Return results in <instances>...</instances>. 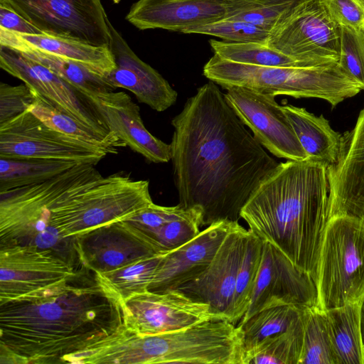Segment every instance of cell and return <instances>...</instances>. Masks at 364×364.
Segmentation results:
<instances>
[{"label": "cell", "mask_w": 364, "mask_h": 364, "mask_svg": "<svg viewBox=\"0 0 364 364\" xmlns=\"http://www.w3.org/2000/svg\"><path fill=\"white\" fill-rule=\"evenodd\" d=\"M171 125V161L178 205L199 210L202 226L238 222L253 191L278 163L213 81L187 100Z\"/></svg>", "instance_id": "6da1fadb"}, {"label": "cell", "mask_w": 364, "mask_h": 364, "mask_svg": "<svg viewBox=\"0 0 364 364\" xmlns=\"http://www.w3.org/2000/svg\"><path fill=\"white\" fill-rule=\"evenodd\" d=\"M124 330L123 301L82 264L65 281L0 303V364L79 363Z\"/></svg>", "instance_id": "7a4b0ae2"}, {"label": "cell", "mask_w": 364, "mask_h": 364, "mask_svg": "<svg viewBox=\"0 0 364 364\" xmlns=\"http://www.w3.org/2000/svg\"><path fill=\"white\" fill-rule=\"evenodd\" d=\"M327 167L287 160L266 175L240 212L249 230L314 280L327 222Z\"/></svg>", "instance_id": "3957f363"}, {"label": "cell", "mask_w": 364, "mask_h": 364, "mask_svg": "<svg viewBox=\"0 0 364 364\" xmlns=\"http://www.w3.org/2000/svg\"><path fill=\"white\" fill-rule=\"evenodd\" d=\"M242 332L227 319L177 331L139 335L126 330L93 350L87 363L245 364Z\"/></svg>", "instance_id": "277c9868"}, {"label": "cell", "mask_w": 364, "mask_h": 364, "mask_svg": "<svg viewBox=\"0 0 364 364\" xmlns=\"http://www.w3.org/2000/svg\"><path fill=\"white\" fill-rule=\"evenodd\" d=\"M95 166L77 164L43 182L0 192V247H34L74 264L77 259L75 237L65 238L51 230L48 220L60 198L97 169Z\"/></svg>", "instance_id": "5b68a950"}, {"label": "cell", "mask_w": 364, "mask_h": 364, "mask_svg": "<svg viewBox=\"0 0 364 364\" xmlns=\"http://www.w3.org/2000/svg\"><path fill=\"white\" fill-rule=\"evenodd\" d=\"M203 75L225 90L239 87L275 97L318 98L333 107L363 90L338 63L308 68L269 67L235 63L214 54L204 65Z\"/></svg>", "instance_id": "8992f818"}, {"label": "cell", "mask_w": 364, "mask_h": 364, "mask_svg": "<svg viewBox=\"0 0 364 364\" xmlns=\"http://www.w3.org/2000/svg\"><path fill=\"white\" fill-rule=\"evenodd\" d=\"M314 282L321 311L364 299V216L327 220Z\"/></svg>", "instance_id": "52a82bcc"}, {"label": "cell", "mask_w": 364, "mask_h": 364, "mask_svg": "<svg viewBox=\"0 0 364 364\" xmlns=\"http://www.w3.org/2000/svg\"><path fill=\"white\" fill-rule=\"evenodd\" d=\"M341 27L323 0L300 3L272 31L267 44L307 67L337 63Z\"/></svg>", "instance_id": "ba28073f"}, {"label": "cell", "mask_w": 364, "mask_h": 364, "mask_svg": "<svg viewBox=\"0 0 364 364\" xmlns=\"http://www.w3.org/2000/svg\"><path fill=\"white\" fill-rule=\"evenodd\" d=\"M44 34L109 47L108 17L100 0H0Z\"/></svg>", "instance_id": "9c48e42d"}, {"label": "cell", "mask_w": 364, "mask_h": 364, "mask_svg": "<svg viewBox=\"0 0 364 364\" xmlns=\"http://www.w3.org/2000/svg\"><path fill=\"white\" fill-rule=\"evenodd\" d=\"M107 154L100 148L49 127L28 110L0 124V158L96 165Z\"/></svg>", "instance_id": "30bf717a"}, {"label": "cell", "mask_w": 364, "mask_h": 364, "mask_svg": "<svg viewBox=\"0 0 364 364\" xmlns=\"http://www.w3.org/2000/svg\"><path fill=\"white\" fill-rule=\"evenodd\" d=\"M153 203L147 180L130 174L104 176L81 198L61 235L73 238L92 228L126 219Z\"/></svg>", "instance_id": "8fae6325"}, {"label": "cell", "mask_w": 364, "mask_h": 364, "mask_svg": "<svg viewBox=\"0 0 364 364\" xmlns=\"http://www.w3.org/2000/svg\"><path fill=\"white\" fill-rule=\"evenodd\" d=\"M125 330L139 335L168 333L196 323L225 319L210 306L195 301L179 290L156 293L146 291L123 301Z\"/></svg>", "instance_id": "7c38bea8"}, {"label": "cell", "mask_w": 364, "mask_h": 364, "mask_svg": "<svg viewBox=\"0 0 364 364\" xmlns=\"http://www.w3.org/2000/svg\"><path fill=\"white\" fill-rule=\"evenodd\" d=\"M225 97L255 139L274 156L291 161L308 159L275 96L232 87Z\"/></svg>", "instance_id": "4fadbf2b"}, {"label": "cell", "mask_w": 364, "mask_h": 364, "mask_svg": "<svg viewBox=\"0 0 364 364\" xmlns=\"http://www.w3.org/2000/svg\"><path fill=\"white\" fill-rule=\"evenodd\" d=\"M0 67L56 109L102 134L113 133L83 95L43 65L0 45Z\"/></svg>", "instance_id": "5bb4252c"}, {"label": "cell", "mask_w": 364, "mask_h": 364, "mask_svg": "<svg viewBox=\"0 0 364 364\" xmlns=\"http://www.w3.org/2000/svg\"><path fill=\"white\" fill-rule=\"evenodd\" d=\"M316 296L314 279L297 268L277 247L264 241L261 264L250 302L239 323L274 306H316Z\"/></svg>", "instance_id": "9a60e30c"}, {"label": "cell", "mask_w": 364, "mask_h": 364, "mask_svg": "<svg viewBox=\"0 0 364 364\" xmlns=\"http://www.w3.org/2000/svg\"><path fill=\"white\" fill-rule=\"evenodd\" d=\"M75 267L48 250L28 246L0 247V303L65 281Z\"/></svg>", "instance_id": "2e32d148"}, {"label": "cell", "mask_w": 364, "mask_h": 364, "mask_svg": "<svg viewBox=\"0 0 364 364\" xmlns=\"http://www.w3.org/2000/svg\"><path fill=\"white\" fill-rule=\"evenodd\" d=\"M247 232L235 222L207 267L177 289L195 301L208 304L214 314L230 322L237 270Z\"/></svg>", "instance_id": "e0dca14e"}, {"label": "cell", "mask_w": 364, "mask_h": 364, "mask_svg": "<svg viewBox=\"0 0 364 364\" xmlns=\"http://www.w3.org/2000/svg\"><path fill=\"white\" fill-rule=\"evenodd\" d=\"M75 245L80 264L98 274L162 255L123 220L75 236Z\"/></svg>", "instance_id": "ac0fdd59"}, {"label": "cell", "mask_w": 364, "mask_h": 364, "mask_svg": "<svg viewBox=\"0 0 364 364\" xmlns=\"http://www.w3.org/2000/svg\"><path fill=\"white\" fill-rule=\"evenodd\" d=\"M327 220L334 215L364 216V107L354 127L342 134L336 162L327 168Z\"/></svg>", "instance_id": "d6986e66"}, {"label": "cell", "mask_w": 364, "mask_h": 364, "mask_svg": "<svg viewBox=\"0 0 364 364\" xmlns=\"http://www.w3.org/2000/svg\"><path fill=\"white\" fill-rule=\"evenodd\" d=\"M108 26L111 36L109 47L115 68L104 76L105 81L115 90L124 88L130 91L139 102L157 112L173 105L177 92L161 74L134 53L109 20Z\"/></svg>", "instance_id": "ffe728a7"}, {"label": "cell", "mask_w": 364, "mask_h": 364, "mask_svg": "<svg viewBox=\"0 0 364 364\" xmlns=\"http://www.w3.org/2000/svg\"><path fill=\"white\" fill-rule=\"evenodd\" d=\"M235 221L213 223L191 240L163 255L148 291L177 290L199 275L210 263Z\"/></svg>", "instance_id": "44dd1931"}, {"label": "cell", "mask_w": 364, "mask_h": 364, "mask_svg": "<svg viewBox=\"0 0 364 364\" xmlns=\"http://www.w3.org/2000/svg\"><path fill=\"white\" fill-rule=\"evenodd\" d=\"M110 132L132 151L151 163L171 161V145L151 134L141 119L139 107L124 92L102 93L92 102Z\"/></svg>", "instance_id": "7402d4cb"}, {"label": "cell", "mask_w": 364, "mask_h": 364, "mask_svg": "<svg viewBox=\"0 0 364 364\" xmlns=\"http://www.w3.org/2000/svg\"><path fill=\"white\" fill-rule=\"evenodd\" d=\"M226 16L227 9L220 0H139L126 19L139 30L162 28L184 33Z\"/></svg>", "instance_id": "603a6c76"}, {"label": "cell", "mask_w": 364, "mask_h": 364, "mask_svg": "<svg viewBox=\"0 0 364 364\" xmlns=\"http://www.w3.org/2000/svg\"><path fill=\"white\" fill-rule=\"evenodd\" d=\"M0 45L14 49L47 67L83 95L91 103L98 95L114 91L104 76L85 65L30 46L10 31L0 28Z\"/></svg>", "instance_id": "cb8c5ba5"}, {"label": "cell", "mask_w": 364, "mask_h": 364, "mask_svg": "<svg viewBox=\"0 0 364 364\" xmlns=\"http://www.w3.org/2000/svg\"><path fill=\"white\" fill-rule=\"evenodd\" d=\"M308 159L323 164L327 168L338 157L341 136L322 114L318 116L304 107L282 106Z\"/></svg>", "instance_id": "d4e9b609"}, {"label": "cell", "mask_w": 364, "mask_h": 364, "mask_svg": "<svg viewBox=\"0 0 364 364\" xmlns=\"http://www.w3.org/2000/svg\"><path fill=\"white\" fill-rule=\"evenodd\" d=\"M363 301L323 311L336 364H364Z\"/></svg>", "instance_id": "484cf974"}, {"label": "cell", "mask_w": 364, "mask_h": 364, "mask_svg": "<svg viewBox=\"0 0 364 364\" xmlns=\"http://www.w3.org/2000/svg\"><path fill=\"white\" fill-rule=\"evenodd\" d=\"M13 33L18 39L33 48L80 63L102 76H105L115 68L114 59L109 47L95 46L46 34L27 35Z\"/></svg>", "instance_id": "4316f807"}, {"label": "cell", "mask_w": 364, "mask_h": 364, "mask_svg": "<svg viewBox=\"0 0 364 364\" xmlns=\"http://www.w3.org/2000/svg\"><path fill=\"white\" fill-rule=\"evenodd\" d=\"M49 127L105 151L108 154H117L126 144L114 133L102 134L56 109L37 95L36 100L28 109Z\"/></svg>", "instance_id": "83f0119b"}, {"label": "cell", "mask_w": 364, "mask_h": 364, "mask_svg": "<svg viewBox=\"0 0 364 364\" xmlns=\"http://www.w3.org/2000/svg\"><path fill=\"white\" fill-rule=\"evenodd\" d=\"M77 164L40 159L0 158V192L43 182Z\"/></svg>", "instance_id": "f1b7e54d"}, {"label": "cell", "mask_w": 364, "mask_h": 364, "mask_svg": "<svg viewBox=\"0 0 364 364\" xmlns=\"http://www.w3.org/2000/svg\"><path fill=\"white\" fill-rule=\"evenodd\" d=\"M302 347L299 364H336L324 311L316 306L301 309Z\"/></svg>", "instance_id": "f546056e"}, {"label": "cell", "mask_w": 364, "mask_h": 364, "mask_svg": "<svg viewBox=\"0 0 364 364\" xmlns=\"http://www.w3.org/2000/svg\"><path fill=\"white\" fill-rule=\"evenodd\" d=\"M210 45L214 54L235 63L269 67L308 68L304 63L266 43L210 40Z\"/></svg>", "instance_id": "4dcf8cb0"}, {"label": "cell", "mask_w": 364, "mask_h": 364, "mask_svg": "<svg viewBox=\"0 0 364 364\" xmlns=\"http://www.w3.org/2000/svg\"><path fill=\"white\" fill-rule=\"evenodd\" d=\"M301 309L291 305L267 308L237 323L242 332L245 355L266 338L290 328L299 318Z\"/></svg>", "instance_id": "1f68e13d"}, {"label": "cell", "mask_w": 364, "mask_h": 364, "mask_svg": "<svg viewBox=\"0 0 364 364\" xmlns=\"http://www.w3.org/2000/svg\"><path fill=\"white\" fill-rule=\"evenodd\" d=\"M303 328L300 316L287 331L269 336L245 355V364H299Z\"/></svg>", "instance_id": "d6a6232c"}, {"label": "cell", "mask_w": 364, "mask_h": 364, "mask_svg": "<svg viewBox=\"0 0 364 364\" xmlns=\"http://www.w3.org/2000/svg\"><path fill=\"white\" fill-rule=\"evenodd\" d=\"M163 255H153L97 275L107 289L124 301L148 290Z\"/></svg>", "instance_id": "836d02e7"}, {"label": "cell", "mask_w": 364, "mask_h": 364, "mask_svg": "<svg viewBox=\"0 0 364 364\" xmlns=\"http://www.w3.org/2000/svg\"><path fill=\"white\" fill-rule=\"evenodd\" d=\"M264 240L248 230L237 270L232 323L237 325L246 313L259 273Z\"/></svg>", "instance_id": "e575fe53"}, {"label": "cell", "mask_w": 364, "mask_h": 364, "mask_svg": "<svg viewBox=\"0 0 364 364\" xmlns=\"http://www.w3.org/2000/svg\"><path fill=\"white\" fill-rule=\"evenodd\" d=\"M202 225V215L199 210L188 209L183 215L173 219L159 228L147 236L161 254L176 249L194 238Z\"/></svg>", "instance_id": "d590c367"}, {"label": "cell", "mask_w": 364, "mask_h": 364, "mask_svg": "<svg viewBox=\"0 0 364 364\" xmlns=\"http://www.w3.org/2000/svg\"><path fill=\"white\" fill-rule=\"evenodd\" d=\"M183 33L210 35L230 42H255L266 44L269 35V31L248 22L227 19L193 27Z\"/></svg>", "instance_id": "8d00e7d4"}, {"label": "cell", "mask_w": 364, "mask_h": 364, "mask_svg": "<svg viewBox=\"0 0 364 364\" xmlns=\"http://www.w3.org/2000/svg\"><path fill=\"white\" fill-rule=\"evenodd\" d=\"M338 64L364 90V33L341 28Z\"/></svg>", "instance_id": "74e56055"}, {"label": "cell", "mask_w": 364, "mask_h": 364, "mask_svg": "<svg viewBox=\"0 0 364 364\" xmlns=\"http://www.w3.org/2000/svg\"><path fill=\"white\" fill-rule=\"evenodd\" d=\"M301 2L304 1L272 5H258L250 2L251 6L237 11L225 19L248 22L270 33Z\"/></svg>", "instance_id": "f35d334b"}, {"label": "cell", "mask_w": 364, "mask_h": 364, "mask_svg": "<svg viewBox=\"0 0 364 364\" xmlns=\"http://www.w3.org/2000/svg\"><path fill=\"white\" fill-rule=\"evenodd\" d=\"M188 210L178 204L166 207L153 203L123 220L146 240L147 236L161 225L183 215Z\"/></svg>", "instance_id": "ab89813d"}, {"label": "cell", "mask_w": 364, "mask_h": 364, "mask_svg": "<svg viewBox=\"0 0 364 364\" xmlns=\"http://www.w3.org/2000/svg\"><path fill=\"white\" fill-rule=\"evenodd\" d=\"M37 94L26 84L0 82V124L28 110Z\"/></svg>", "instance_id": "60d3db41"}, {"label": "cell", "mask_w": 364, "mask_h": 364, "mask_svg": "<svg viewBox=\"0 0 364 364\" xmlns=\"http://www.w3.org/2000/svg\"><path fill=\"white\" fill-rule=\"evenodd\" d=\"M333 20L341 28L364 31V4L360 0H323Z\"/></svg>", "instance_id": "b9f144b4"}, {"label": "cell", "mask_w": 364, "mask_h": 364, "mask_svg": "<svg viewBox=\"0 0 364 364\" xmlns=\"http://www.w3.org/2000/svg\"><path fill=\"white\" fill-rule=\"evenodd\" d=\"M0 28L21 34H44L9 7L0 4Z\"/></svg>", "instance_id": "7bdbcfd3"}, {"label": "cell", "mask_w": 364, "mask_h": 364, "mask_svg": "<svg viewBox=\"0 0 364 364\" xmlns=\"http://www.w3.org/2000/svg\"><path fill=\"white\" fill-rule=\"evenodd\" d=\"M258 5H272L284 3L301 2L306 0H245Z\"/></svg>", "instance_id": "ee69618b"}, {"label": "cell", "mask_w": 364, "mask_h": 364, "mask_svg": "<svg viewBox=\"0 0 364 364\" xmlns=\"http://www.w3.org/2000/svg\"><path fill=\"white\" fill-rule=\"evenodd\" d=\"M362 335L364 344V299L362 304V318H361Z\"/></svg>", "instance_id": "f6af8a7d"}, {"label": "cell", "mask_w": 364, "mask_h": 364, "mask_svg": "<svg viewBox=\"0 0 364 364\" xmlns=\"http://www.w3.org/2000/svg\"><path fill=\"white\" fill-rule=\"evenodd\" d=\"M364 4V0H360Z\"/></svg>", "instance_id": "bcb514c9"}, {"label": "cell", "mask_w": 364, "mask_h": 364, "mask_svg": "<svg viewBox=\"0 0 364 364\" xmlns=\"http://www.w3.org/2000/svg\"><path fill=\"white\" fill-rule=\"evenodd\" d=\"M176 1H184V0H176Z\"/></svg>", "instance_id": "7dc6e473"}, {"label": "cell", "mask_w": 364, "mask_h": 364, "mask_svg": "<svg viewBox=\"0 0 364 364\" xmlns=\"http://www.w3.org/2000/svg\"><path fill=\"white\" fill-rule=\"evenodd\" d=\"M363 33H364V31H363Z\"/></svg>", "instance_id": "c3c4849f"}]
</instances>
